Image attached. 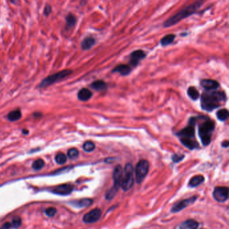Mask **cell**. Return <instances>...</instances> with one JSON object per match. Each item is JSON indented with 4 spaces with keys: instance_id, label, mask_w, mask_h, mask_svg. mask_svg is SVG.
<instances>
[{
    "instance_id": "obj_1",
    "label": "cell",
    "mask_w": 229,
    "mask_h": 229,
    "mask_svg": "<svg viewBox=\"0 0 229 229\" xmlns=\"http://www.w3.org/2000/svg\"><path fill=\"white\" fill-rule=\"evenodd\" d=\"M227 100V95L224 92L206 91L201 97V106L207 112H212L219 108Z\"/></svg>"
},
{
    "instance_id": "obj_2",
    "label": "cell",
    "mask_w": 229,
    "mask_h": 229,
    "mask_svg": "<svg viewBox=\"0 0 229 229\" xmlns=\"http://www.w3.org/2000/svg\"><path fill=\"white\" fill-rule=\"evenodd\" d=\"M202 2H196L192 3V4L189 5V6L184 7V9L181 10L176 14L167 19V20L164 22L163 26L165 28H168L176 24L179 22L181 20H182V19L189 17V15H192L193 14H195L196 12V11L200 8L201 6H202Z\"/></svg>"
},
{
    "instance_id": "obj_3",
    "label": "cell",
    "mask_w": 229,
    "mask_h": 229,
    "mask_svg": "<svg viewBox=\"0 0 229 229\" xmlns=\"http://www.w3.org/2000/svg\"><path fill=\"white\" fill-rule=\"evenodd\" d=\"M215 128V124L214 121L206 118L202 124H200L198 128L199 136L204 146H207L210 143L212 134Z\"/></svg>"
},
{
    "instance_id": "obj_4",
    "label": "cell",
    "mask_w": 229,
    "mask_h": 229,
    "mask_svg": "<svg viewBox=\"0 0 229 229\" xmlns=\"http://www.w3.org/2000/svg\"><path fill=\"white\" fill-rule=\"evenodd\" d=\"M73 73L71 70L70 69H65L63 70L60 72H58L55 74L50 76L49 77H46L45 79L43 80L40 84L38 85L39 88H46L49 85H51L52 84H54L58 81L62 80L63 79L69 76L71 74Z\"/></svg>"
},
{
    "instance_id": "obj_5",
    "label": "cell",
    "mask_w": 229,
    "mask_h": 229,
    "mask_svg": "<svg viewBox=\"0 0 229 229\" xmlns=\"http://www.w3.org/2000/svg\"><path fill=\"white\" fill-rule=\"evenodd\" d=\"M133 173L134 169L132 165L130 163L126 164L123 171V175H122L120 185L123 190L128 191L132 187L134 183Z\"/></svg>"
},
{
    "instance_id": "obj_6",
    "label": "cell",
    "mask_w": 229,
    "mask_h": 229,
    "mask_svg": "<svg viewBox=\"0 0 229 229\" xmlns=\"http://www.w3.org/2000/svg\"><path fill=\"white\" fill-rule=\"evenodd\" d=\"M196 121V117L190 118L186 127L177 133V135L180 137V139L195 140V125Z\"/></svg>"
},
{
    "instance_id": "obj_7",
    "label": "cell",
    "mask_w": 229,
    "mask_h": 229,
    "mask_svg": "<svg viewBox=\"0 0 229 229\" xmlns=\"http://www.w3.org/2000/svg\"><path fill=\"white\" fill-rule=\"evenodd\" d=\"M149 163L148 161L142 159L139 161L136 167V181L138 184H140L147 176L149 172Z\"/></svg>"
},
{
    "instance_id": "obj_8",
    "label": "cell",
    "mask_w": 229,
    "mask_h": 229,
    "mask_svg": "<svg viewBox=\"0 0 229 229\" xmlns=\"http://www.w3.org/2000/svg\"><path fill=\"white\" fill-rule=\"evenodd\" d=\"M213 197L218 202H226L228 198V188L223 186L216 187L213 192Z\"/></svg>"
},
{
    "instance_id": "obj_9",
    "label": "cell",
    "mask_w": 229,
    "mask_h": 229,
    "mask_svg": "<svg viewBox=\"0 0 229 229\" xmlns=\"http://www.w3.org/2000/svg\"><path fill=\"white\" fill-rule=\"evenodd\" d=\"M102 216V210L100 208H95L89 211L84 216L83 220L87 224H92L100 220Z\"/></svg>"
},
{
    "instance_id": "obj_10",
    "label": "cell",
    "mask_w": 229,
    "mask_h": 229,
    "mask_svg": "<svg viewBox=\"0 0 229 229\" xmlns=\"http://www.w3.org/2000/svg\"><path fill=\"white\" fill-rule=\"evenodd\" d=\"M122 175H123V169L120 165H118L114 168L113 173V179H114V188L118 190V188L120 187Z\"/></svg>"
},
{
    "instance_id": "obj_11",
    "label": "cell",
    "mask_w": 229,
    "mask_h": 229,
    "mask_svg": "<svg viewBox=\"0 0 229 229\" xmlns=\"http://www.w3.org/2000/svg\"><path fill=\"white\" fill-rule=\"evenodd\" d=\"M146 57V53L142 50H137L134 51L130 56V64L132 67H136L139 62Z\"/></svg>"
},
{
    "instance_id": "obj_12",
    "label": "cell",
    "mask_w": 229,
    "mask_h": 229,
    "mask_svg": "<svg viewBox=\"0 0 229 229\" xmlns=\"http://www.w3.org/2000/svg\"><path fill=\"white\" fill-rule=\"evenodd\" d=\"M73 186L70 184H62L53 188L52 192L57 195L67 196L73 192Z\"/></svg>"
},
{
    "instance_id": "obj_13",
    "label": "cell",
    "mask_w": 229,
    "mask_h": 229,
    "mask_svg": "<svg viewBox=\"0 0 229 229\" xmlns=\"http://www.w3.org/2000/svg\"><path fill=\"white\" fill-rule=\"evenodd\" d=\"M196 199H197V197L194 196V197H192V198H189L188 199H185V200L180 201V202L176 203L174 206H173L171 209V212H178L181 210H184L185 208H186L188 206H189V204L194 202Z\"/></svg>"
},
{
    "instance_id": "obj_14",
    "label": "cell",
    "mask_w": 229,
    "mask_h": 229,
    "mask_svg": "<svg viewBox=\"0 0 229 229\" xmlns=\"http://www.w3.org/2000/svg\"><path fill=\"white\" fill-rule=\"evenodd\" d=\"M200 85L206 91H214L219 88L218 83L212 80H203L200 81Z\"/></svg>"
},
{
    "instance_id": "obj_15",
    "label": "cell",
    "mask_w": 229,
    "mask_h": 229,
    "mask_svg": "<svg viewBox=\"0 0 229 229\" xmlns=\"http://www.w3.org/2000/svg\"><path fill=\"white\" fill-rule=\"evenodd\" d=\"M131 67L128 65H119L112 70L113 73H118L122 76H128L131 72Z\"/></svg>"
},
{
    "instance_id": "obj_16",
    "label": "cell",
    "mask_w": 229,
    "mask_h": 229,
    "mask_svg": "<svg viewBox=\"0 0 229 229\" xmlns=\"http://www.w3.org/2000/svg\"><path fill=\"white\" fill-rule=\"evenodd\" d=\"M92 93L91 91L87 88H83L78 92V99L82 102L88 101L92 97Z\"/></svg>"
},
{
    "instance_id": "obj_17",
    "label": "cell",
    "mask_w": 229,
    "mask_h": 229,
    "mask_svg": "<svg viewBox=\"0 0 229 229\" xmlns=\"http://www.w3.org/2000/svg\"><path fill=\"white\" fill-rule=\"evenodd\" d=\"M198 225V223L195 220L189 219L181 224L179 227V229H197Z\"/></svg>"
},
{
    "instance_id": "obj_18",
    "label": "cell",
    "mask_w": 229,
    "mask_h": 229,
    "mask_svg": "<svg viewBox=\"0 0 229 229\" xmlns=\"http://www.w3.org/2000/svg\"><path fill=\"white\" fill-rule=\"evenodd\" d=\"M96 43V40L93 37H86L81 42V49L83 50H89Z\"/></svg>"
},
{
    "instance_id": "obj_19",
    "label": "cell",
    "mask_w": 229,
    "mask_h": 229,
    "mask_svg": "<svg viewBox=\"0 0 229 229\" xmlns=\"http://www.w3.org/2000/svg\"><path fill=\"white\" fill-rule=\"evenodd\" d=\"M92 204V200L89 198H84L77 201H74L72 204L74 206L78 208H86Z\"/></svg>"
},
{
    "instance_id": "obj_20",
    "label": "cell",
    "mask_w": 229,
    "mask_h": 229,
    "mask_svg": "<svg viewBox=\"0 0 229 229\" xmlns=\"http://www.w3.org/2000/svg\"><path fill=\"white\" fill-rule=\"evenodd\" d=\"M91 88L93 89L94 90L97 91V92H101V91H104L107 88V85L104 81L97 80L96 81H93L92 84H91Z\"/></svg>"
},
{
    "instance_id": "obj_21",
    "label": "cell",
    "mask_w": 229,
    "mask_h": 229,
    "mask_svg": "<svg viewBox=\"0 0 229 229\" xmlns=\"http://www.w3.org/2000/svg\"><path fill=\"white\" fill-rule=\"evenodd\" d=\"M204 180V177L202 175H196L194 177H193L192 178L190 179V181H189V186L192 187V188L198 186V185H199L200 184H201L203 182Z\"/></svg>"
},
{
    "instance_id": "obj_22",
    "label": "cell",
    "mask_w": 229,
    "mask_h": 229,
    "mask_svg": "<svg viewBox=\"0 0 229 229\" xmlns=\"http://www.w3.org/2000/svg\"><path fill=\"white\" fill-rule=\"evenodd\" d=\"M22 117V112L19 109L14 110L10 112L7 115V119L11 122H15L19 120Z\"/></svg>"
},
{
    "instance_id": "obj_23",
    "label": "cell",
    "mask_w": 229,
    "mask_h": 229,
    "mask_svg": "<svg viewBox=\"0 0 229 229\" xmlns=\"http://www.w3.org/2000/svg\"><path fill=\"white\" fill-rule=\"evenodd\" d=\"M175 39V35L173 34H167L161 38L160 43L162 46H167L171 45Z\"/></svg>"
},
{
    "instance_id": "obj_24",
    "label": "cell",
    "mask_w": 229,
    "mask_h": 229,
    "mask_svg": "<svg viewBox=\"0 0 229 229\" xmlns=\"http://www.w3.org/2000/svg\"><path fill=\"white\" fill-rule=\"evenodd\" d=\"M66 29H71L76 24V18L72 14H69L66 17Z\"/></svg>"
},
{
    "instance_id": "obj_25",
    "label": "cell",
    "mask_w": 229,
    "mask_h": 229,
    "mask_svg": "<svg viewBox=\"0 0 229 229\" xmlns=\"http://www.w3.org/2000/svg\"><path fill=\"white\" fill-rule=\"evenodd\" d=\"M188 96L193 100H198L200 97V93L195 87L191 86L188 89Z\"/></svg>"
},
{
    "instance_id": "obj_26",
    "label": "cell",
    "mask_w": 229,
    "mask_h": 229,
    "mask_svg": "<svg viewBox=\"0 0 229 229\" xmlns=\"http://www.w3.org/2000/svg\"><path fill=\"white\" fill-rule=\"evenodd\" d=\"M217 118L220 121H226L228 118V111L227 109H220L216 113Z\"/></svg>"
},
{
    "instance_id": "obj_27",
    "label": "cell",
    "mask_w": 229,
    "mask_h": 229,
    "mask_svg": "<svg viewBox=\"0 0 229 229\" xmlns=\"http://www.w3.org/2000/svg\"><path fill=\"white\" fill-rule=\"evenodd\" d=\"M54 160L56 163L59 165H63L67 162V156L63 153H58L55 156Z\"/></svg>"
},
{
    "instance_id": "obj_28",
    "label": "cell",
    "mask_w": 229,
    "mask_h": 229,
    "mask_svg": "<svg viewBox=\"0 0 229 229\" xmlns=\"http://www.w3.org/2000/svg\"><path fill=\"white\" fill-rule=\"evenodd\" d=\"M44 166H45V161L41 159H38L35 161H34L32 165V169H34L35 171L41 170V169H42Z\"/></svg>"
},
{
    "instance_id": "obj_29",
    "label": "cell",
    "mask_w": 229,
    "mask_h": 229,
    "mask_svg": "<svg viewBox=\"0 0 229 229\" xmlns=\"http://www.w3.org/2000/svg\"><path fill=\"white\" fill-rule=\"evenodd\" d=\"M96 148V145L92 141H86L83 145V149L86 152H92Z\"/></svg>"
},
{
    "instance_id": "obj_30",
    "label": "cell",
    "mask_w": 229,
    "mask_h": 229,
    "mask_svg": "<svg viewBox=\"0 0 229 229\" xmlns=\"http://www.w3.org/2000/svg\"><path fill=\"white\" fill-rule=\"evenodd\" d=\"M80 155V152L76 148H71L68 150L67 151V156L71 159H75L78 157Z\"/></svg>"
},
{
    "instance_id": "obj_31",
    "label": "cell",
    "mask_w": 229,
    "mask_h": 229,
    "mask_svg": "<svg viewBox=\"0 0 229 229\" xmlns=\"http://www.w3.org/2000/svg\"><path fill=\"white\" fill-rule=\"evenodd\" d=\"M22 225V220L19 216H15L11 220V226L13 228L16 229L18 228Z\"/></svg>"
},
{
    "instance_id": "obj_32",
    "label": "cell",
    "mask_w": 229,
    "mask_h": 229,
    "mask_svg": "<svg viewBox=\"0 0 229 229\" xmlns=\"http://www.w3.org/2000/svg\"><path fill=\"white\" fill-rule=\"evenodd\" d=\"M57 213V209L53 207H50L45 210V214L49 217H53Z\"/></svg>"
},
{
    "instance_id": "obj_33",
    "label": "cell",
    "mask_w": 229,
    "mask_h": 229,
    "mask_svg": "<svg viewBox=\"0 0 229 229\" xmlns=\"http://www.w3.org/2000/svg\"><path fill=\"white\" fill-rule=\"evenodd\" d=\"M116 192H117L116 189H114V188H112L111 189H110V190L106 193V199L108 200H112L114 197V196H115Z\"/></svg>"
},
{
    "instance_id": "obj_34",
    "label": "cell",
    "mask_w": 229,
    "mask_h": 229,
    "mask_svg": "<svg viewBox=\"0 0 229 229\" xmlns=\"http://www.w3.org/2000/svg\"><path fill=\"white\" fill-rule=\"evenodd\" d=\"M184 157V155H177V154H174V155L172 156V160L173 161V162H175V163H177V162H179L180 161L182 160Z\"/></svg>"
},
{
    "instance_id": "obj_35",
    "label": "cell",
    "mask_w": 229,
    "mask_h": 229,
    "mask_svg": "<svg viewBox=\"0 0 229 229\" xmlns=\"http://www.w3.org/2000/svg\"><path fill=\"white\" fill-rule=\"evenodd\" d=\"M51 11H52V7H51L50 5L46 4L45 7V9H44L45 15H46V16H47V15H49L51 13Z\"/></svg>"
},
{
    "instance_id": "obj_36",
    "label": "cell",
    "mask_w": 229,
    "mask_h": 229,
    "mask_svg": "<svg viewBox=\"0 0 229 229\" xmlns=\"http://www.w3.org/2000/svg\"><path fill=\"white\" fill-rule=\"evenodd\" d=\"M11 227V223H6L4 224L3 225V227H2V228L3 229H10Z\"/></svg>"
},
{
    "instance_id": "obj_37",
    "label": "cell",
    "mask_w": 229,
    "mask_h": 229,
    "mask_svg": "<svg viewBox=\"0 0 229 229\" xmlns=\"http://www.w3.org/2000/svg\"><path fill=\"white\" fill-rule=\"evenodd\" d=\"M228 145H229V143L228 140H225L222 143V147L224 148H227L228 147Z\"/></svg>"
},
{
    "instance_id": "obj_38",
    "label": "cell",
    "mask_w": 229,
    "mask_h": 229,
    "mask_svg": "<svg viewBox=\"0 0 229 229\" xmlns=\"http://www.w3.org/2000/svg\"><path fill=\"white\" fill-rule=\"evenodd\" d=\"M42 116V114L41 113V112H35L34 114V117H40V116Z\"/></svg>"
},
{
    "instance_id": "obj_39",
    "label": "cell",
    "mask_w": 229,
    "mask_h": 229,
    "mask_svg": "<svg viewBox=\"0 0 229 229\" xmlns=\"http://www.w3.org/2000/svg\"><path fill=\"white\" fill-rule=\"evenodd\" d=\"M22 133L24 134V135H28L29 131L26 129H23L22 130Z\"/></svg>"
},
{
    "instance_id": "obj_40",
    "label": "cell",
    "mask_w": 229,
    "mask_h": 229,
    "mask_svg": "<svg viewBox=\"0 0 229 229\" xmlns=\"http://www.w3.org/2000/svg\"><path fill=\"white\" fill-rule=\"evenodd\" d=\"M2 81V79L1 78H0V82H1Z\"/></svg>"
},
{
    "instance_id": "obj_41",
    "label": "cell",
    "mask_w": 229,
    "mask_h": 229,
    "mask_svg": "<svg viewBox=\"0 0 229 229\" xmlns=\"http://www.w3.org/2000/svg\"><path fill=\"white\" fill-rule=\"evenodd\" d=\"M0 229H3V228H0Z\"/></svg>"
}]
</instances>
